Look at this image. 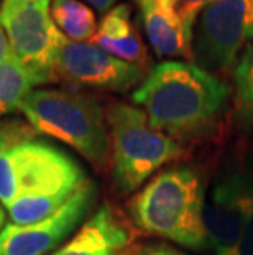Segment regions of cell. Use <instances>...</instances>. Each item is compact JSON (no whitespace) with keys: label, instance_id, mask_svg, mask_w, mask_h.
<instances>
[{"label":"cell","instance_id":"cell-1","mask_svg":"<svg viewBox=\"0 0 253 255\" xmlns=\"http://www.w3.org/2000/svg\"><path fill=\"white\" fill-rule=\"evenodd\" d=\"M229 86L194 63L163 61L133 91L152 126L169 137L189 138L214 126L229 101Z\"/></svg>","mask_w":253,"mask_h":255},{"label":"cell","instance_id":"cell-2","mask_svg":"<svg viewBox=\"0 0 253 255\" xmlns=\"http://www.w3.org/2000/svg\"><path fill=\"white\" fill-rule=\"evenodd\" d=\"M85 181L78 161L31 127L21 122L0 127V203L5 208L21 196L68 201Z\"/></svg>","mask_w":253,"mask_h":255},{"label":"cell","instance_id":"cell-3","mask_svg":"<svg viewBox=\"0 0 253 255\" xmlns=\"http://www.w3.org/2000/svg\"><path fill=\"white\" fill-rule=\"evenodd\" d=\"M128 213L133 224L150 236L196 251L209 247L202 178L191 166L156 173L135 193Z\"/></svg>","mask_w":253,"mask_h":255},{"label":"cell","instance_id":"cell-4","mask_svg":"<svg viewBox=\"0 0 253 255\" xmlns=\"http://www.w3.org/2000/svg\"><path fill=\"white\" fill-rule=\"evenodd\" d=\"M20 111L36 133L71 146L95 166L105 165L110 150L109 127L94 97L66 89H33Z\"/></svg>","mask_w":253,"mask_h":255},{"label":"cell","instance_id":"cell-5","mask_svg":"<svg viewBox=\"0 0 253 255\" xmlns=\"http://www.w3.org/2000/svg\"><path fill=\"white\" fill-rule=\"evenodd\" d=\"M112 180L120 194L137 193L160 168L181 158L177 140L152 126L142 109L115 102L105 112Z\"/></svg>","mask_w":253,"mask_h":255},{"label":"cell","instance_id":"cell-6","mask_svg":"<svg viewBox=\"0 0 253 255\" xmlns=\"http://www.w3.org/2000/svg\"><path fill=\"white\" fill-rule=\"evenodd\" d=\"M51 0H2L0 25L10 50L28 69L35 86L56 81L64 36L50 12Z\"/></svg>","mask_w":253,"mask_h":255},{"label":"cell","instance_id":"cell-7","mask_svg":"<svg viewBox=\"0 0 253 255\" xmlns=\"http://www.w3.org/2000/svg\"><path fill=\"white\" fill-rule=\"evenodd\" d=\"M253 45V0H217L199 15L192 58L206 71H222Z\"/></svg>","mask_w":253,"mask_h":255},{"label":"cell","instance_id":"cell-8","mask_svg":"<svg viewBox=\"0 0 253 255\" xmlns=\"http://www.w3.org/2000/svg\"><path fill=\"white\" fill-rule=\"evenodd\" d=\"M95 184L87 180L51 216L28 226L13 222L0 231V255H48L85 219L95 199Z\"/></svg>","mask_w":253,"mask_h":255},{"label":"cell","instance_id":"cell-9","mask_svg":"<svg viewBox=\"0 0 253 255\" xmlns=\"http://www.w3.org/2000/svg\"><path fill=\"white\" fill-rule=\"evenodd\" d=\"M56 78L83 88L125 92L142 84L145 73L142 66L122 61L94 43L64 38L56 63Z\"/></svg>","mask_w":253,"mask_h":255},{"label":"cell","instance_id":"cell-10","mask_svg":"<svg viewBox=\"0 0 253 255\" xmlns=\"http://www.w3.org/2000/svg\"><path fill=\"white\" fill-rule=\"evenodd\" d=\"M252 216L253 171L225 175L206 199V229L214 255L234 246Z\"/></svg>","mask_w":253,"mask_h":255},{"label":"cell","instance_id":"cell-11","mask_svg":"<svg viewBox=\"0 0 253 255\" xmlns=\"http://www.w3.org/2000/svg\"><path fill=\"white\" fill-rule=\"evenodd\" d=\"M130 231L109 204H102L68 244L51 255H132Z\"/></svg>","mask_w":253,"mask_h":255},{"label":"cell","instance_id":"cell-12","mask_svg":"<svg viewBox=\"0 0 253 255\" xmlns=\"http://www.w3.org/2000/svg\"><path fill=\"white\" fill-rule=\"evenodd\" d=\"M148 41L160 58L192 56V40L166 0H137Z\"/></svg>","mask_w":253,"mask_h":255},{"label":"cell","instance_id":"cell-13","mask_svg":"<svg viewBox=\"0 0 253 255\" xmlns=\"http://www.w3.org/2000/svg\"><path fill=\"white\" fill-rule=\"evenodd\" d=\"M90 43L122 61L142 68L147 63V48L133 25L132 8L127 3H118L104 13Z\"/></svg>","mask_w":253,"mask_h":255},{"label":"cell","instance_id":"cell-14","mask_svg":"<svg viewBox=\"0 0 253 255\" xmlns=\"http://www.w3.org/2000/svg\"><path fill=\"white\" fill-rule=\"evenodd\" d=\"M51 18L58 30L71 41H87L97 31L94 10L83 0H51Z\"/></svg>","mask_w":253,"mask_h":255},{"label":"cell","instance_id":"cell-15","mask_svg":"<svg viewBox=\"0 0 253 255\" xmlns=\"http://www.w3.org/2000/svg\"><path fill=\"white\" fill-rule=\"evenodd\" d=\"M33 88L35 83L28 69L13 53L3 59L0 63V116L20 111Z\"/></svg>","mask_w":253,"mask_h":255},{"label":"cell","instance_id":"cell-16","mask_svg":"<svg viewBox=\"0 0 253 255\" xmlns=\"http://www.w3.org/2000/svg\"><path fill=\"white\" fill-rule=\"evenodd\" d=\"M235 106L244 124L253 122V45L247 46L234 69Z\"/></svg>","mask_w":253,"mask_h":255},{"label":"cell","instance_id":"cell-17","mask_svg":"<svg viewBox=\"0 0 253 255\" xmlns=\"http://www.w3.org/2000/svg\"><path fill=\"white\" fill-rule=\"evenodd\" d=\"M166 2L173 7L176 15L181 20V23L184 25V30L187 31V35H189L192 40V31H194L199 15H201L209 5L217 2V0H166Z\"/></svg>","mask_w":253,"mask_h":255},{"label":"cell","instance_id":"cell-18","mask_svg":"<svg viewBox=\"0 0 253 255\" xmlns=\"http://www.w3.org/2000/svg\"><path fill=\"white\" fill-rule=\"evenodd\" d=\"M215 255H253V216L247 222L245 229L237 239V242L225 252L215 254Z\"/></svg>","mask_w":253,"mask_h":255},{"label":"cell","instance_id":"cell-19","mask_svg":"<svg viewBox=\"0 0 253 255\" xmlns=\"http://www.w3.org/2000/svg\"><path fill=\"white\" fill-rule=\"evenodd\" d=\"M132 255H184L176 249L166 246V244H150V246L140 247Z\"/></svg>","mask_w":253,"mask_h":255},{"label":"cell","instance_id":"cell-20","mask_svg":"<svg viewBox=\"0 0 253 255\" xmlns=\"http://www.w3.org/2000/svg\"><path fill=\"white\" fill-rule=\"evenodd\" d=\"M84 2L90 3L95 10H99L100 13H107L110 8L115 7L117 0H84Z\"/></svg>","mask_w":253,"mask_h":255},{"label":"cell","instance_id":"cell-21","mask_svg":"<svg viewBox=\"0 0 253 255\" xmlns=\"http://www.w3.org/2000/svg\"><path fill=\"white\" fill-rule=\"evenodd\" d=\"M10 55H12V50H10L7 35H5L2 25H0V63H2L3 59H7Z\"/></svg>","mask_w":253,"mask_h":255},{"label":"cell","instance_id":"cell-22","mask_svg":"<svg viewBox=\"0 0 253 255\" xmlns=\"http://www.w3.org/2000/svg\"><path fill=\"white\" fill-rule=\"evenodd\" d=\"M3 226H5V214H3V209L0 208V231L3 229Z\"/></svg>","mask_w":253,"mask_h":255},{"label":"cell","instance_id":"cell-23","mask_svg":"<svg viewBox=\"0 0 253 255\" xmlns=\"http://www.w3.org/2000/svg\"><path fill=\"white\" fill-rule=\"evenodd\" d=\"M250 126H253V122H252V124H250Z\"/></svg>","mask_w":253,"mask_h":255}]
</instances>
